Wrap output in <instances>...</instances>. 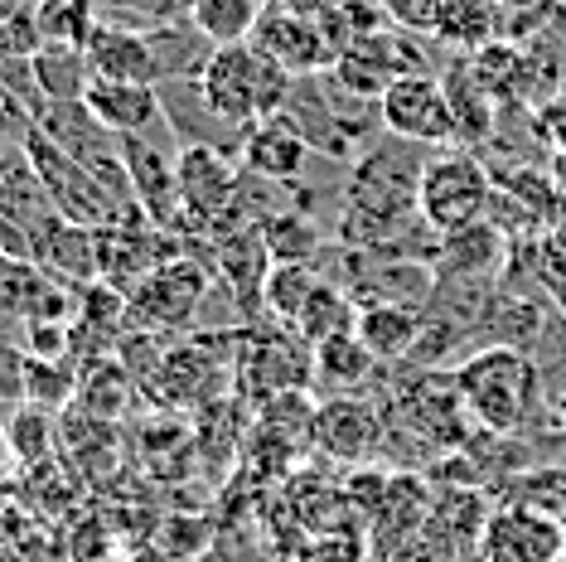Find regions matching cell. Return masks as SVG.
Instances as JSON below:
<instances>
[{"mask_svg":"<svg viewBox=\"0 0 566 562\" xmlns=\"http://www.w3.org/2000/svg\"><path fill=\"white\" fill-rule=\"evenodd\" d=\"M450 378L465 403V417L494 437H518L547 403L543 368L533 354L513 350V344H480L450 368Z\"/></svg>","mask_w":566,"mask_h":562,"instance_id":"1","label":"cell"},{"mask_svg":"<svg viewBox=\"0 0 566 562\" xmlns=\"http://www.w3.org/2000/svg\"><path fill=\"white\" fill-rule=\"evenodd\" d=\"M291 83H295L291 73L281 69L276 59H266L256 44L218 49L213 63H209V73L199 79L209 107L223 122L242 126V132H252L256 122L276 117V112L286 107V97H291Z\"/></svg>","mask_w":566,"mask_h":562,"instance_id":"2","label":"cell"},{"mask_svg":"<svg viewBox=\"0 0 566 562\" xmlns=\"http://www.w3.org/2000/svg\"><path fill=\"white\" fill-rule=\"evenodd\" d=\"M311 364L315 350L305 344L286 321L276 325H248L238 335V360L233 383L242 398H281V393H305L311 388Z\"/></svg>","mask_w":566,"mask_h":562,"instance_id":"3","label":"cell"},{"mask_svg":"<svg viewBox=\"0 0 566 562\" xmlns=\"http://www.w3.org/2000/svg\"><path fill=\"white\" fill-rule=\"evenodd\" d=\"M494 204V180L470 150H436L427 175H421L417 209L431 233H455V228L480 223Z\"/></svg>","mask_w":566,"mask_h":562,"instance_id":"4","label":"cell"},{"mask_svg":"<svg viewBox=\"0 0 566 562\" xmlns=\"http://www.w3.org/2000/svg\"><path fill=\"white\" fill-rule=\"evenodd\" d=\"M24 150H30V160H34V170H40V180L49 189V199H54V209L63 214L69 223H83V228H107V223H122V219H132V214H140L136 204L126 209V204H117L102 189V180L87 165H78L69 156L63 146H54L44 132H40V122H34V132L24 136Z\"/></svg>","mask_w":566,"mask_h":562,"instance_id":"5","label":"cell"},{"mask_svg":"<svg viewBox=\"0 0 566 562\" xmlns=\"http://www.w3.org/2000/svg\"><path fill=\"white\" fill-rule=\"evenodd\" d=\"M248 44H256L266 59H276L291 79L334 69V49H329L315 10L305 6V0H272V6L262 10V20H256Z\"/></svg>","mask_w":566,"mask_h":562,"instance_id":"6","label":"cell"},{"mask_svg":"<svg viewBox=\"0 0 566 562\" xmlns=\"http://www.w3.org/2000/svg\"><path fill=\"white\" fill-rule=\"evenodd\" d=\"M378 107H382V126H388L392 136L421 140V146H436V150L460 140L446 83L436 79V73H407V79H397L388 93L378 97Z\"/></svg>","mask_w":566,"mask_h":562,"instance_id":"7","label":"cell"},{"mask_svg":"<svg viewBox=\"0 0 566 562\" xmlns=\"http://www.w3.org/2000/svg\"><path fill=\"white\" fill-rule=\"evenodd\" d=\"M562 553H566V529L552 514L527 504L499 500L480 533L484 562H562Z\"/></svg>","mask_w":566,"mask_h":562,"instance_id":"8","label":"cell"},{"mask_svg":"<svg viewBox=\"0 0 566 562\" xmlns=\"http://www.w3.org/2000/svg\"><path fill=\"white\" fill-rule=\"evenodd\" d=\"M209 287H213L209 267L189 262V252H185V258L156 267V272L126 296V305H132V325H140V330L165 325L170 330V325L195 321V311L203 305V296H209Z\"/></svg>","mask_w":566,"mask_h":562,"instance_id":"9","label":"cell"},{"mask_svg":"<svg viewBox=\"0 0 566 562\" xmlns=\"http://www.w3.org/2000/svg\"><path fill=\"white\" fill-rule=\"evenodd\" d=\"M388 441V417L382 403H368L349 393V398H325L315 407V446L339 466H368Z\"/></svg>","mask_w":566,"mask_h":562,"instance_id":"10","label":"cell"},{"mask_svg":"<svg viewBox=\"0 0 566 562\" xmlns=\"http://www.w3.org/2000/svg\"><path fill=\"white\" fill-rule=\"evenodd\" d=\"M156 93H160V112H165V126H170L175 146H209V150H223V156L242 160V140H248V132L218 117L209 107V97H203L199 79L156 83Z\"/></svg>","mask_w":566,"mask_h":562,"instance_id":"11","label":"cell"},{"mask_svg":"<svg viewBox=\"0 0 566 562\" xmlns=\"http://www.w3.org/2000/svg\"><path fill=\"white\" fill-rule=\"evenodd\" d=\"M228 383V344L223 340H189L165 350V360L156 368V393L170 407L189 403H213L218 388Z\"/></svg>","mask_w":566,"mask_h":562,"instance_id":"12","label":"cell"},{"mask_svg":"<svg viewBox=\"0 0 566 562\" xmlns=\"http://www.w3.org/2000/svg\"><path fill=\"white\" fill-rule=\"evenodd\" d=\"M83 102L93 107V117L107 126L112 136H150V140L175 146L170 126H165V112H160L156 83H102V79H93Z\"/></svg>","mask_w":566,"mask_h":562,"instance_id":"13","label":"cell"},{"mask_svg":"<svg viewBox=\"0 0 566 562\" xmlns=\"http://www.w3.org/2000/svg\"><path fill=\"white\" fill-rule=\"evenodd\" d=\"M0 219H10L30 238V252H34V238L54 219H63L24 146H0Z\"/></svg>","mask_w":566,"mask_h":562,"instance_id":"14","label":"cell"},{"mask_svg":"<svg viewBox=\"0 0 566 562\" xmlns=\"http://www.w3.org/2000/svg\"><path fill=\"white\" fill-rule=\"evenodd\" d=\"M311 160H319V156L305 146V136L295 132L281 112L266 122H256L248 132V140H242V170L256 175V180L295 185L305 170H311Z\"/></svg>","mask_w":566,"mask_h":562,"instance_id":"15","label":"cell"},{"mask_svg":"<svg viewBox=\"0 0 566 562\" xmlns=\"http://www.w3.org/2000/svg\"><path fill=\"white\" fill-rule=\"evenodd\" d=\"M34 262L44 267L49 277H59L63 287L87 291L102 281V248H97V228L54 219L34 238Z\"/></svg>","mask_w":566,"mask_h":562,"instance_id":"16","label":"cell"},{"mask_svg":"<svg viewBox=\"0 0 566 562\" xmlns=\"http://www.w3.org/2000/svg\"><path fill=\"white\" fill-rule=\"evenodd\" d=\"M83 54H87L93 79H102V83H156V59H150V44L140 30L97 20Z\"/></svg>","mask_w":566,"mask_h":562,"instance_id":"17","label":"cell"},{"mask_svg":"<svg viewBox=\"0 0 566 562\" xmlns=\"http://www.w3.org/2000/svg\"><path fill=\"white\" fill-rule=\"evenodd\" d=\"M499 262H504V233L489 219H480L470 228L446 233L431 267H436V277H446V281H494Z\"/></svg>","mask_w":566,"mask_h":562,"instance_id":"18","label":"cell"},{"mask_svg":"<svg viewBox=\"0 0 566 562\" xmlns=\"http://www.w3.org/2000/svg\"><path fill=\"white\" fill-rule=\"evenodd\" d=\"M378 360L358 330L349 335H334L325 344H315V364H311V388H319L325 398H349V393H364L373 378H378Z\"/></svg>","mask_w":566,"mask_h":562,"instance_id":"19","label":"cell"},{"mask_svg":"<svg viewBox=\"0 0 566 562\" xmlns=\"http://www.w3.org/2000/svg\"><path fill=\"white\" fill-rule=\"evenodd\" d=\"M146 44H150V59H156V83L203 79V73H209V63H213V54H218V44L189 15L160 24V30H146Z\"/></svg>","mask_w":566,"mask_h":562,"instance_id":"20","label":"cell"},{"mask_svg":"<svg viewBox=\"0 0 566 562\" xmlns=\"http://www.w3.org/2000/svg\"><path fill=\"white\" fill-rule=\"evenodd\" d=\"M421 325H427V315L411 311V305H364L358 311V340L368 344L382 368L407 364L417 354Z\"/></svg>","mask_w":566,"mask_h":562,"instance_id":"21","label":"cell"},{"mask_svg":"<svg viewBox=\"0 0 566 562\" xmlns=\"http://www.w3.org/2000/svg\"><path fill=\"white\" fill-rule=\"evenodd\" d=\"M291 330L315 350V344H325L334 335H349V330H358V305H354V296L339 287V281L325 277L315 287V296L301 305V315L291 321Z\"/></svg>","mask_w":566,"mask_h":562,"instance_id":"22","label":"cell"},{"mask_svg":"<svg viewBox=\"0 0 566 562\" xmlns=\"http://www.w3.org/2000/svg\"><path fill=\"white\" fill-rule=\"evenodd\" d=\"M34 79L44 102H83L93 87V69L78 44H40L34 49Z\"/></svg>","mask_w":566,"mask_h":562,"instance_id":"23","label":"cell"},{"mask_svg":"<svg viewBox=\"0 0 566 562\" xmlns=\"http://www.w3.org/2000/svg\"><path fill=\"white\" fill-rule=\"evenodd\" d=\"M446 97H450V112H455V126H460V140H484L489 126H494V93L480 83L474 63H450L446 73Z\"/></svg>","mask_w":566,"mask_h":562,"instance_id":"24","label":"cell"},{"mask_svg":"<svg viewBox=\"0 0 566 562\" xmlns=\"http://www.w3.org/2000/svg\"><path fill=\"white\" fill-rule=\"evenodd\" d=\"M6 437L10 451H15L20 470H40L59 456V413H44L34 403H20L6 422Z\"/></svg>","mask_w":566,"mask_h":562,"instance_id":"25","label":"cell"},{"mask_svg":"<svg viewBox=\"0 0 566 562\" xmlns=\"http://www.w3.org/2000/svg\"><path fill=\"white\" fill-rule=\"evenodd\" d=\"M132 388H136V374L117 360H97L87 364L78 374V398H73V407H83V413L93 417H122L126 407H132Z\"/></svg>","mask_w":566,"mask_h":562,"instance_id":"26","label":"cell"},{"mask_svg":"<svg viewBox=\"0 0 566 562\" xmlns=\"http://www.w3.org/2000/svg\"><path fill=\"white\" fill-rule=\"evenodd\" d=\"M78 374L73 360H34L24 354V403L44 407V413H69L78 398Z\"/></svg>","mask_w":566,"mask_h":562,"instance_id":"27","label":"cell"},{"mask_svg":"<svg viewBox=\"0 0 566 562\" xmlns=\"http://www.w3.org/2000/svg\"><path fill=\"white\" fill-rule=\"evenodd\" d=\"M325 281L319 272V262H276L272 272H266V287H262V305L276 315V321H295L301 315V305L315 296V287Z\"/></svg>","mask_w":566,"mask_h":562,"instance_id":"28","label":"cell"},{"mask_svg":"<svg viewBox=\"0 0 566 562\" xmlns=\"http://www.w3.org/2000/svg\"><path fill=\"white\" fill-rule=\"evenodd\" d=\"M262 242H266V252H272V262H319V252H325L319 228L305 219L301 209L272 214V219L262 223Z\"/></svg>","mask_w":566,"mask_h":562,"instance_id":"29","label":"cell"},{"mask_svg":"<svg viewBox=\"0 0 566 562\" xmlns=\"http://www.w3.org/2000/svg\"><path fill=\"white\" fill-rule=\"evenodd\" d=\"M262 10H266V0H203L189 20H195L218 49H228V44H248L252 40Z\"/></svg>","mask_w":566,"mask_h":562,"instance_id":"30","label":"cell"},{"mask_svg":"<svg viewBox=\"0 0 566 562\" xmlns=\"http://www.w3.org/2000/svg\"><path fill=\"white\" fill-rule=\"evenodd\" d=\"M34 24H40L44 44H78L83 49L97 24V10H93V0H40Z\"/></svg>","mask_w":566,"mask_h":562,"instance_id":"31","label":"cell"},{"mask_svg":"<svg viewBox=\"0 0 566 562\" xmlns=\"http://www.w3.org/2000/svg\"><path fill=\"white\" fill-rule=\"evenodd\" d=\"M102 24H126V30H160V24L179 20L170 10V0H93Z\"/></svg>","mask_w":566,"mask_h":562,"instance_id":"32","label":"cell"},{"mask_svg":"<svg viewBox=\"0 0 566 562\" xmlns=\"http://www.w3.org/2000/svg\"><path fill=\"white\" fill-rule=\"evenodd\" d=\"M24 403V344L15 335H0V407Z\"/></svg>","mask_w":566,"mask_h":562,"instance_id":"33","label":"cell"},{"mask_svg":"<svg viewBox=\"0 0 566 562\" xmlns=\"http://www.w3.org/2000/svg\"><path fill=\"white\" fill-rule=\"evenodd\" d=\"M34 107L20 102L10 87H0V146H24V136L34 132Z\"/></svg>","mask_w":566,"mask_h":562,"instance_id":"34","label":"cell"},{"mask_svg":"<svg viewBox=\"0 0 566 562\" xmlns=\"http://www.w3.org/2000/svg\"><path fill=\"white\" fill-rule=\"evenodd\" d=\"M378 6L407 30H436V15H441V0H378Z\"/></svg>","mask_w":566,"mask_h":562,"instance_id":"35","label":"cell"},{"mask_svg":"<svg viewBox=\"0 0 566 562\" xmlns=\"http://www.w3.org/2000/svg\"><path fill=\"white\" fill-rule=\"evenodd\" d=\"M20 476V461H15V451H10V437H6V427H0V490H10Z\"/></svg>","mask_w":566,"mask_h":562,"instance_id":"36","label":"cell"},{"mask_svg":"<svg viewBox=\"0 0 566 562\" xmlns=\"http://www.w3.org/2000/svg\"><path fill=\"white\" fill-rule=\"evenodd\" d=\"M40 15V0H0V20H34Z\"/></svg>","mask_w":566,"mask_h":562,"instance_id":"37","label":"cell"},{"mask_svg":"<svg viewBox=\"0 0 566 562\" xmlns=\"http://www.w3.org/2000/svg\"><path fill=\"white\" fill-rule=\"evenodd\" d=\"M547 403H552V422H557V427L566 431V388H557Z\"/></svg>","mask_w":566,"mask_h":562,"instance_id":"38","label":"cell"},{"mask_svg":"<svg viewBox=\"0 0 566 562\" xmlns=\"http://www.w3.org/2000/svg\"><path fill=\"white\" fill-rule=\"evenodd\" d=\"M199 6H203V0H170V10H175V15H195Z\"/></svg>","mask_w":566,"mask_h":562,"instance_id":"39","label":"cell"},{"mask_svg":"<svg viewBox=\"0 0 566 562\" xmlns=\"http://www.w3.org/2000/svg\"><path fill=\"white\" fill-rule=\"evenodd\" d=\"M489 6H499V10H509V6H533V0H489Z\"/></svg>","mask_w":566,"mask_h":562,"instance_id":"40","label":"cell"},{"mask_svg":"<svg viewBox=\"0 0 566 562\" xmlns=\"http://www.w3.org/2000/svg\"><path fill=\"white\" fill-rule=\"evenodd\" d=\"M562 562H566V553H562Z\"/></svg>","mask_w":566,"mask_h":562,"instance_id":"41","label":"cell"}]
</instances>
